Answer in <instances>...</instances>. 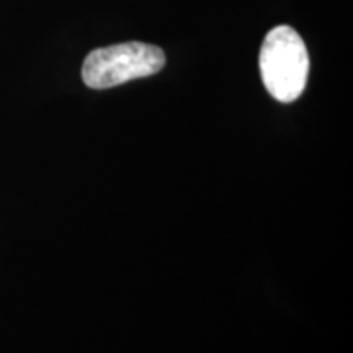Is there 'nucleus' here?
<instances>
[{"mask_svg":"<svg viewBox=\"0 0 353 353\" xmlns=\"http://www.w3.org/2000/svg\"><path fill=\"white\" fill-rule=\"evenodd\" d=\"M259 71L267 92L279 102H294L304 92L310 59L303 38L290 26L273 28L263 39Z\"/></svg>","mask_w":353,"mask_h":353,"instance_id":"nucleus-1","label":"nucleus"},{"mask_svg":"<svg viewBox=\"0 0 353 353\" xmlns=\"http://www.w3.org/2000/svg\"><path fill=\"white\" fill-rule=\"evenodd\" d=\"M165 67V53L157 46L128 41L92 50L83 63V81L88 88H112L134 79L157 75Z\"/></svg>","mask_w":353,"mask_h":353,"instance_id":"nucleus-2","label":"nucleus"}]
</instances>
